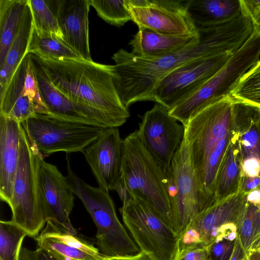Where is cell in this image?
Wrapping results in <instances>:
<instances>
[{"mask_svg": "<svg viewBox=\"0 0 260 260\" xmlns=\"http://www.w3.org/2000/svg\"><path fill=\"white\" fill-rule=\"evenodd\" d=\"M28 56L47 115L57 119L101 127H118L123 124L115 118L94 108L72 100L51 83L34 53Z\"/></svg>", "mask_w": 260, "mask_h": 260, "instance_id": "13", "label": "cell"}, {"mask_svg": "<svg viewBox=\"0 0 260 260\" xmlns=\"http://www.w3.org/2000/svg\"><path fill=\"white\" fill-rule=\"evenodd\" d=\"M114 190L122 203L132 197L141 200L172 229L166 174L146 149L137 129L123 139L121 175Z\"/></svg>", "mask_w": 260, "mask_h": 260, "instance_id": "4", "label": "cell"}, {"mask_svg": "<svg viewBox=\"0 0 260 260\" xmlns=\"http://www.w3.org/2000/svg\"><path fill=\"white\" fill-rule=\"evenodd\" d=\"M101 260H151L145 253L140 251L133 255L125 256H109L103 255Z\"/></svg>", "mask_w": 260, "mask_h": 260, "instance_id": "38", "label": "cell"}, {"mask_svg": "<svg viewBox=\"0 0 260 260\" xmlns=\"http://www.w3.org/2000/svg\"><path fill=\"white\" fill-rule=\"evenodd\" d=\"M189 0H124L131 21L138 27L159 33L196 35L199 33L188 10Z\"/></svg>", "mask_w": 260, "mask_h": 260, "instance_id": "12", "label": "cell"}, {"mask_svg": "<svg viewBox=\"0 0 260 260\" xmlns=\"http://www.w3.org/2000/svg\"><path fill=\"white\" fill-rule=\"evenodd\" d=\"M28 0H0V67L22 23Z\"/></svg>", "mask_w": 260, "mask_h": 260, "instance_id": "26", "label": "cell"}, {"mask_svg": "<svg viewBox=\"0 0 260 260\" xmlns=\"http://www.w3.org/2000/svg\"><path fill=\"white\" fill-rule=\"evenodd\" d=\"M98 15L108 23L122 26L131 20L124 0H89Z\"/></svg>", "mask_w": 260, "mask_h": 260, "instance_id": "32", "label": "cell"}, {"mask_svg": "<svg viewBox=\"0 0 260 260\" xmlns=\"http://www.w3.org/2000/svg\"><path fill=\"white\" fill-rule=\"evenodd\" d=\"M19 260H38L36 250H31L25 247H22Z\"/></svg>", "mask_w": 260, "mask_h": 260, "instance_id": "41", "label": "cell"}, {"mask_svg": "<svg viewBox=\"0 0 260 260\" xmlns=\"http://www.w3.org/2000/svg\"><path fill=\"white\" fill-rule=\"evenodd\" d=\"M233 107L242 159L251 155L260 157V108L235 100Z\"/></svg>", "mask_w": 260, "mask_h": 260, "instance_id": "22", "label": "cell"}, {"mask_svg": "<svg viewBox=\"0 0 260 260\" xmlns=\"http://www.w3.org/2000/svg\"><path fill=\"white\" fill-rule=\"evenodd\" d=\"M241 162L242 156L236 129L217 173L215 193L216 203L237 193L240 190L243 177Z\"/></svg>", "mask_w": 260, "mask_h": 260, "instance_id": "23", "label": "cell"}, {"mask_svg": "<svg viewBox=\"0 0 260 260\" xmlns=\"http://www.w3.org/2000/svg\"><path fill=\"white\" fill-rule=\"evenodd\" d=\"M246 199L248 203L260 207V187L249 192Z\"/></svg>", "mask_w": 260, "mask_h": 260, "instance_id": "40", "label": "cell"}, {"mask_svg": "<svg viewBox=\"0 0 260 260\" xmlns=\"http://www.w3.org/2000/svg\"><path fill=\"white\" fill-rule=\"evenodd\" d=\"M129 45L133 55L145 58H157L198 43L196 35H170L159 33L149 28L138 27Z\"/></svg>", "mask_w": 260, "mask_h": 260, "instance_id": "21", "label": "cell"}, {"mask_svg": "<svg viewBox=\"0 0 260 260\" xmlns=\"http://www.w3.org/2000/svg\"><path fill=\"white\" fill-rule=\"evenodd\" d=\"M243 176L254 177L260 176V157L249 156L242 159Z\"/></svg>", "mask_w": 260, "mask_h": 260, "instance_id": "35", "label": "cell"}, {"mask_svg": "<svg viewBox=\"0 0 260 260\" xmlns=\"http://www.w3.org/2000/svg\"><path fill=\"white\" fill-rule=\"evenodd\" d=\"M230 260H249L248 255L238 237Z\"/></svg>", "mask_w": 260, "mask_h": 260, "instance_id": "39", "label": "cell"}, {"mask_svg": "<svg viewBox=\"0 0 260 260\" xmlns=\"http://www.w3.org/2000/svg\"><path fill=\"white\" fill-rule=\"evenodd\" d=\"M166 174L172 229L180 237L191 221L205 211L183 139Z\"/></svg>", "mask_w": 260, "mask_h": 260, "instance_id": "10", "label": "cell"}, {"mask_svg": "<svg viewBox=\"0 0 260 260\" xmlns=\"http://www.w3.org/2000/svg\"><path fill=\"white\" fill-rule=\"evenodd\" d=\"M247 194L240 189L199 214L179 237L177 250L207 248L217 240L237 234L248 203Z\"/></svg>", "mask_w": 260, "mask_h": 260, "instance_id": "11", "label": "cell"}, {"mask_svg": "<svg viewBox=\"0 0 260 260\" xmlns=\"http://www.w3.org/2000/svg\"><path fill=\"white\" fill-rule=\"evenodd\" d=\"M36 250L37 251L38 260H58L40 248H37Z\"/></svg>", "mask_w": 260, "mask_h": 260, "instance_id": "42", "label": "cell"}, {"mask_svg": "<svg viewBox=\"0 0 260 260\" xmlns=\"http://www.w3.org/2000/svg\"><path fill=\"white\" fill-rule=\"evenodd\" d=\"M40 248L58 260H101L98 248L50 221L35 239Z\"/></svg>", "mask_w": 260, "mask_h": 260, "instance_id": "19", "label": "cell"}, {"mask_svg": "<svg viewBox=\"0 0 260 260\" xmlns=\"http://www.w3.org/2000/svg\"><path fill=\"white\" fill-rule=\"evenodd\" d=\"M28 4L32 13L34 30L38 34L56 36L64 41L57 19L47 1L28 0Z\"/></svg>", "mask_w": 260, "mask_h": 260, "instance_id": "30", "label": "cell"}, {"mask_svg": "<svg viewBox=\"0 0 260 260\" xmlns=\"http://www.w3.org/2000/svg\"><path fill=\"white\" fill-rule=\"evenodd\" d=\"M258 250H260V237L253 243L250 251Z\"/></svg>", "mask_w": 260, "mask_h": 260, "instance_id": "44", "label": "cell"}, {"mask_svg": "<svg viewBox=\"0 0 260 260\" xmlns=\"http://www.w3.org/2000/svg\"><path fill=\"white\" fill-rule=\"evenodd\" d=\"M260 187V176L254 177L243 176L241 190L245 193Z\"/></svg>", "mask_w": 260, "mask_h": 260, "instance_id": "37", "label": "cell"}, {"mask_svg": "<svg viewBox=\"0 0 260 260\" xmlns=\"http://www.w3.org/2000/svg\"><path fill=\"white\" fill-rule=\"evenodd\" d=\"M198 29V43L161 57L142 58L123 49L113 54V79L126 107L137 102L154 101V91L158 83L177 68L196 59L234 54L248 38L244 24L237 18Z\"/></svg>", "mask_w": 260, "mask_h": 260, "instance_id": "1", "label": "cell"}, {"mask_svg": "<svg viewBox=\"0 0 260 260\" xmlns=\"http://www.w3.org/2000/svg\"><path fill=\"white\" fill-rule=\"evenodd\" d=\"M253 28L255 30L260 34V22L257 26L253 27Z\"/></svg>", "mask_w": 260, "mask_h": 260, "instance_id": "45", "label": "cell"}, {"mask_svg": "<svg viewBox=\"0 0 260 260\" xmlns=\"http://www.w3.org/2000/svg\"><path fill=\"white\" fill-rule=\"evenodd\" d=\"M189 13L196 25H216L242 13L241 0H189Z\"/></svg>", "mask_w": 260, "mask_h": 260, "instance_id": "24", "label": "cell"}, {"mask_svg": "<svg viewBox=\"0 0 260 260\" xmlns=\"http://www.w3.org/2000/svg\"><path fill=\"white\" fill-rule=\"evenodd\" d=\"M137 132L144 146L167 172L183 140L184 127L169 110L156 103L141 117Z\"/></svg>", "mask_w": 260, "mask_h": 260, "instance_id": "15", "label": "cell"}, {"mask_svg": "<svg viewBox=\"0 0 260 260\" xmlns=\"http://www.w3.org/2000/svg\"><path fill=\"white\" fill-rule=\"evenodd\" d=\"M208 248L188 247L178 250L173 260H207Z\"/></svg>", "mask_w": 260, "mask_h": 260, "instance_id": "34", "label": "cell"}, {"mask_svg": "<svg viewBox=\"0 0 260 260\" xmlns=\"http://www.w3.org/2000/svg\"><path fill=\"white\" fill-rule=\"evenodd\" d=\"M21 124L31 145L43 158L59 151L82 152L104 129L39 113Z\"/></svg>", "mask_w": 260, "mask_h": 260, "instance_id": "8", "label": "cell"}, {"mask_svg": "<svg viewBox=\"0 0 260 260\" xmlns=\"http://www.w3.org/2000/svg\"><path fill=\"white\" fill-rule=\"evenodd\" d=\"M233 54L196 59L177 68L158 83L154 91V102L170 110L216 74Z\"/></svg>", "mask_w": 260, "mask_h": 260, "instance_id": "14", "label": "cell"}, {"mask_svg": "<svg viewBox=\"0 0 260 260\" xmlns=\"http://www.w3.org/2000/svg\"><path fill=\"white\" fill-rule=\"evenodd\" d=\"M34 54L51 83L66 96L125 123L130 113L114 82L113 65L84 59L49 58Z\"/></svg>", "mask_w": 260, "mask_h": 260, "instance_id": "3", "label": "cell"}, {"mask_svg": "<svg viewBox=\"0 0 260 260\" xmlns=\"http://www.w3.org/2000/svg\"><path fill=\"white\" fill-rule=\"evenodd\" d=\"M233 102L229 95L210 103L195 112L183 125V139L188 146L201 199L214 198L220 164L236 133Z\"/></svg>", "mask_w": 260, "mask_h": 260, "instance_id": "2", "label": "cell"}, {"mask_svg": "<svg viewBox=\"0 0 260 260\" xmlns=\"http://www.w3.org/2000/svg\"><path fill=\"white\" fill-rule=\"evenodd\" d=\"M237 235L248 255L252 245L260 237V207L247 203Z\"/></svg>", "mask_w": 260, "mask_h": 260, "instance_id": "31", "label": "cell"}, {"mask_svg": "<svg viewBox=\"0 0 260 260\" xmlns=\"http://www.w3.org/2000/svg\"><path fill=\"white\" fill-rule=\"evenodd\" d=\"M27 233L11 220L0 221V260H19Z\"/></svg>", "mask_w": 260, "mask_h": 260, "instance_id": "28", "label": "cell"}, {"mask_svg": "<svg viewBox=\"0 0 260 260\" xmlns=\"http://www.w3.org/2000/svg\"><path fill=\"white\" fill-rule=\"evenodd\" d=\"M248 257L249 260H260V250L250 251Z\"/></svg>", "mask_w": 260, "mask_h": 260, "instance_id": "43", "label": "cell"}, {"mask_svg": "<svg viewBox=\"0 0 260 260\" xmlns=\"http://www.w3.org/2000/svg\"><path fill=\"white\" fill-rule=\"evenodd\" d=\"M230 96L260 108V59L244 75Z\"/></svg>", "mask_w": 260, "mask_h": 260, "instance_id": "29", "label": "cell"}, {"mask_svg": "<svg viewBox=\"0 0 260 260\" xmlns=\"http://www.w3.org/2000/svg\"><path fill=\"white\" fill-rule=\"evenodd\" d=\"M66 182L82 202L96 228V243L101 253L109 256L133 255L140 250L119 220L114 203L108 192L92 186L72 170L67 155Z\"/></svg>", "mask_w": 260, "mask_h": 260, "instance_id": "5", "label": "cell"}, {"mask_svg": "<svg viewBox=\"0 0 260 260\" xmlns=\"http://www.w3.org/2000/svg\"><path fill=\"white\" fill-rule=\"evenodd\" d=\"M65 42L83 59L92 60L89 43V0H47Z\"/></svg>", "mask_w": 260, "mask_h": 260, "instance_id": "18", "label": "cell"}, {"mask_svg": "<svg viewBox=\"0 0 260 260\" xmlns=\"http://www.w3.org/2000/svg\"><path fill=\"white\" fill-rule=\"evenodd\" d=\"M258 126L259 131V133H260V116H259L258 121Z\"/></svg>", "mask_w": 260, "mask_h": 260, "instance_id": "46", "label": "cell"}, {"mask_svg": "<svg viewBox=\"0 0 260 260\" xmlns=\"http://www.w3.org/2000/svg\"><path fill=\"white\" fill-rule=\"evenodd\" d=\"M20 158L11 199L8 204L11 221L35 239L43 229L45 219L38 185V168L42 156L31 145L21 125Z\"/></svg>", "mask_w": 260, "mask_h": 260, "instance_id": "7", "label": "cell"}, {"mask_svg": "<svg viewBox=\"0 0 260 260\" xmlns=\"http://www.w3.org/2000/svg\"><path fill=\"white\" fill-rule=\"evenodd\" d=\"M38 185L46 221H50L62 230L77 235L70 219L75 194L57 167L45 161L42 156L38 165Z\"/></svg>", "mask_w": 260, "mask_h": 260, "instance_id": "16", "label": "cell"}, {"mask_svg": "<svg viewBox=\"0 0 260 260\" xmlns=\"http://www.w3.org/2000/svg\"><path fill=\"white\" fill-rule=\"evenodd\" d=\"M21 124L0 114V198L9 204L20 158Z\"/></svg>", "mask_w": 260, "mask_h": 260, "instance_id": "20", "label": "cell"}, {"mask_svg": "<svg viewBox=\"0 0 260 260\" xmlns=\"http://www.w3.org/2000/svg\"><path fill=\"white\" fill-rule=\"evenodd\" d=\"M54 58L83 59L62 39L54 36L38 34L33 29L28 53Z\"/></svg>", "mask_w": 260, "mask_h": 260, "instance_id": "27", "label": "cell"}, {"mask_svg": "<svg viewBox=\"0 0 260 260\" xmlns=\"http://www.w3.org/2000/svg\"><path fill=\"white\" fill-rule=\"evenodd\" d=\"M123 141L118 127L105 128L82 152L99 184L114 190L121 171Z\"/></svg>", "mask_w": 260, "mask_h": 260, "instance_id": "17", "label": "cell"}, {"mask_svg": "<svg viewBox=\"0 0 260 260\" xmlns=\"http://www.w3.org/2000/svg\"><path fill=\"white\" fill-rule=\"evenodd\" d=\"M260 59V34L250 37L213 77L173 107L170 115L184 125L201 108L230 95L244 75Z\"/></svg>", "mask_w": 260, "mask_h": 260, "instance_id": "6", "label": "cell"}, {"mask_svg": "<svg viewBox=\"0 0 260 260\" xmlns=\"http://www.w3.org/2000/svg\"><path fill=\"white\" fill-rule=\"evenodd\" d=\"M119 211L141 251L151 260H173L179 237L146 203L132 197Z\"/></svg>", "mask_w": 260, "mask_h": 260, "instance_id": "9", "label": "cell"}, {"mask_svg": "<svg viewBox=\"0 0 260 260\" xmlns=\"http://www.w3.org/2000/svg\"><path fill=\"white\" fill-rule=\"evenodd\" d=\"M34 22L29 4L19 31L0 67V95L3 93L15 72L27 54Z\"/></svg>", "mask_w": 260, "mask_h": 260, "instance_id": "25", "label": "cell"}, {"mask_svg": "<svg viewBox=\"0 0 260 260\" xmlns=\"http://www.w3.org/2000/svg\"><path fill=\"white\" fill-rule=\"evenodd\" d=\"M242 9L251 19L253 27L260 22V0H241Z\"/></svg>", "mask_w": 260, "mask_h": 260, "instance_id": "36", "label": "cell"}, {"mask_svg": "<svg viewBox=\"0 0 260 260\" xmlns=\"http://www.w3.org/2000/svg\"><path fill=\"white\" fill-rule=\"evenodd\" d=\"M237 237V234L231 235L211 244L207 247V260H230Z\"/></svg>", "mask_w": 260, "mask_h": 260, "instance_id": "33", "label": "cell"}]
</instances>
